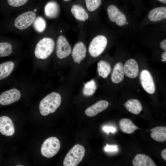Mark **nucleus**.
Here are the masks:
<instances>
[{
	"label": "nucleus",
	"instance_id": "nucleus-1",
	"mask_svg": "<svg viewBox=\"0 0 166 166\" xmlns=\"http://www.w3.org/2000/svg\"><path fill=\"white\" fill-rule=\"evenodd\" d=\"M61 97L59 94L52 92L45 96L40 101L39 109L41 114L44 116L54 113L59 107Z\"/></svg>",
	"mask_w": 166,
	"mask_h": 166
},
{
	"label": "nucleus",
	"instance_id": "nucleus-2",
	"mask_svg": "<svg viewBox=\"0 0 166 166\" xmlns=\"http://www.w3.org/2000/svg\"><path fill=\"white\" fill-rule=\"evenodd\" d=\"M54 40L49 37L41 39L37 44L34 50V54L38 58L45 59L53 53L55 47Z\"/></svg>",
	"mask_w": 166,
	"mask_h": 166
},
{
	"label": "nucleus",
	"instance_id": "nucleus-3",
	"mask_svg": "<svg viewBox=\"0 0 166 166\" xmlns=\"http://www.w3.org/2000/svg\"><path fill=\"white\" fill-rule=\"evenodd\" d=\"M85 153L84 147L75 145L66 155L63 162L64 166H77L82 160Z\"/></svg>",
	"mask_w": 166,
	"mask_h": 166
},
{
	"label": "nucleus",
	"instance_id": "nucleus-4",
	"mask_svg": "<svg viewBox=\"0 0 166 166\" xmlns=\"http://www.w3.org/2000/svg\"><path fill=\"white\" fill-rule=\"evenodd\" d=\"M108 43L106 38L103 35H98L94 38L89 45L88 51L93 57L99 56L106 48Z\"/></svg>",
	"mask_w": 166,
	"mask_h": 166
},
{
	"label": "nucleus",
	"instance_id": "nucleus-5",
	"mask_svg": "<svg viewBox=\"0 0 166 166\" xmlns=\"http://www.w3.org/2000/svg\"><path fill=\"white\" fill-rule=\"evenodd\" d=\"M60 147V142L57 138L50 137L46 139L43 142L41 148V152L44 156L51 158L58 152Z\"/></svg>",
	"mask_w": 166,
	"mask_h": 166
},
{
	"label": "nucleus",
	"instance_id": "nucleus-6",
	"mask_svg": "<svg viewBox=\"0 0 166 166\" xmlns=\"http://www.w3.org/2000/svg\"><path fill=\"white\" fill-rule=\"evenodd\" d=\"M36 17V14L34 12L31 11L25 12L16 18L14 23V26L20 30H25L32 24Z\"/></svg>",
	"mask_w": 166,
	"mask_h": 166
},
{
	"label": "nucleus",
	"instance_id": "nucleus-7",
	"mask_svg": "<svg viewBox=\"0 0 166 166\" xmlns=\"http://www.w3.org/2000/svg\"><path fill=\"white\" fill-rule=\"evenodd\" d=\"M72 51L71 47L66 38L61 35L57 38L56 42V54L61 59L68 57Z\"/></svg>",
	"mask_w": 166,
	"mask_h": 166
},
{
	"label": "nucleus",
	"instance_id": "nucleus-8",
	"mask_svg": "<svg viewBox=\"0 0 166 166\" xmlns=\"http://www.w3.org/2000/svg\"><path fill=\"white\" fill-rule=\"evenodd\" d=\"M109 18L112 22H114L118 26H121L127 23V19L125 15L116 6H109L107 9Z\"/></svg>",
	"mask_w": 166,
	"mask_h": 166
},
{
	"label": "nucleus",
	"instance_id": "nucleus-9",
	"mask_svg": "<svg viewBox=\"0 0 166 166\" xmlns=\"http://www.w3.org/2000/svg\"><path fill=\"white\" fill-rule=\"evenodd\" d=\"M140 80L142 87L147 93L150 94L154 93L156 90L154 82L148 70H142L140 74Z\"/></svg>",
	"mask_w": 166,
	"mask_h": 166
},
{
	"label": "nucleus",
	"instance_id": "nucleus-10",
	"mask_svg": "<svg viewBox=\"0 0 166 166\" xmlns=\"http://www.w3.org/2000/svg\"><path fill=\"white\" fill-rule=\"evenodd\" d=\"M20 97V93L17 89L6 91L0 95V104L3 105L10 104L18 100Z\"/></svg>",
	"mask_w": 166,
	"mask_h": 166
},
{
	"label": "nucleus",
	"instance_id": "nucleus-11",
	"mask_svg": "<svg viewBox=\"0 0 166 166\" xmlns=\"http://www.w3.org/2000/svg\"><path fill=\"white\" fill-rule=\"evenodd\" d=\"M87 49L83 42L79 41L74 45L72 53V56L74 62L79 64L85 57Z\"/></svg>",
	"mask_w": 166,
	"mask_h": 166
},
{
	"label": "nucleus",
	"instance_id": "nucleus-12",
	"mask_svg": "<svg viewBox=\"0 0 166 166\" xmlns=\"http://www.w3.org/2000/svg\"><path fill=\"white\" fill-rule=\"evenodd\" d=\"M123 69L124 74L129 78H134L138 75V65L134 59L131 58L127 60L123 66Z\"/></svg>",
	"mask_w": 166,
	"mask_h": 166
},
{
	"label": "nucleus",
	"instance_id": "nucleus-13",
	"mask_svg": "<svg viewBox=\"0 0 166 166\" xmlns=\"http://www.w3.org/2000/svg\"><path fill=\"white\" fill-rule=\"evenodd\" d=\"M15 129L11 120L6 116L0 117V132L3 135L11 136L14 132Z\"/></svg>",
	"mask_w": 166,
	"mask_h": 166
},
{
	"label": "nucleus",
	"instance_id": "nucleus-14",
	"mask_svg": "<svg viewBox=\"0 0 166 166\" xmlns=\"http://www.w3.org/2000/svg\"><path fill=\"white\" fill-rule=\"evenodd\" d=\"M109 105V103L105 100L99 101L88 108L85 111V114L89 117H94L105 110Z\"/></svg>",
	"mask_w": 166,
	"mask_h": 166
},
{
	"label": "nucleus",
	"instance_id": "nucleus-15",
	"mask_svg": "<svg viewBox=\"0 0 166 166\" xmlns=\"http://www.w3.org/2000/svg\"><path fill=\"white\" fill-rule=\"evenodd\" d=\"M148 18L150 21L155 22L166 18V7H159L151 10L149 13Z\"/></svg>",
	"mask_w": 166,
	"mask_h": 166
},
{
	"label": "nucleus",
	"instance_id": "nucleus-16",
	"mask_svg": "<svg viewBox=\"0 0 166 166\" xmlns=\"http://www.w3.org/2000/svg\"><path fill=\"white\" fill-rule=\"evenodd\" d=\"M134 166H156L153 160L148 156L144 154H137L132 160Z\"/></svg>",
	"mask_w": 166,
	"mask_h": 166
},
{
	"label": "nucleus",
	"instance_id": "nucleus-17",
	"mask_svg": "<svg viewBox=\"0 0 166 166\" xmlns=\"http://www.w3.org/2000/svg\"><path fill=\"white\" fill-rule=\"evenodd\" d=\"M124 73L122 64L120 62L115 65L111 76V80L115 84H118L124 79Z\"/></svg>",
	"mask_w": 166,
	"mask_h": 166
},
{
	"label": "nucleus",
	"instance_id": "nucleus-18",
	"mask_svg": "<svg viewBox=\"0 0 166 166\" xmlns=\"http://www.w3.org/2000/svg\"><path fill=\"white\" fill-rule=\"evenodd\" d=\"M71 12L74 17L77 20L84 22L89 18L88 13L85 9L81 6L77 4L73 5Z\"/></svg>",
	"mask_w": 166,
	"mask_h": 166
},
{
	"label": "nucleus",
	"instance_id": "nucleus-19",
	"mask_svg": "<svg viewBox=\"0 0 166 166\" xmlns=\"http://www.w3.org/2000/svg\"><path fill=\"white\" fill-rule=\"evenodd\" d=\"M59 7L58 4L54 1H50L45 5L44 12L46 17L50 18L56 17L59 14Z\"/></svg>",
	"mask_w": 166,
	"mask_h": 166
},
{
	"label": "nucleus",
	"instance_id": "nucleus-20",
	"mask_svg": "<svg viewBox=\"0 0 166 166\" xmlns=\"http://www.w3.org/2000/svg\"><path fill=\"white\" fill-rule=\"evenodd\" d=\"M151 138L159 142H164L166 140V127L164 126H157L150 130Z\"/></svg>",
	"mask_w": 166,
	"mask_h": 166
},
{
	"label": "nucleus",
	"instance_id": "nucleus-21",
	"mask_svg": "<svg viewBox=\"0 0 166 166\" xmlns=\"http://www.w3.org/2000/svg\"><path fill=\"white\" fill-rule=\"evenodd\" d=\"M124 105L129 112L136 115L140 113L142 110V107L140 102L136 99H129Z\"/></svg>",
	"mask_w": 166,
	"mask_h": 166
},
{
	"label": "nucleus",
	"instance_id": "nucleus-22",
	"mask_svg": "<svg viewBox=\"0 0 166 166\" xmlns=\"http://www.w3.org/2000/svg\"><path fill=\"white\" fill-rule=\"evenodd\" d=\"M119 125L121 131L127 134H131L139 128L135 125L132 121L127 118H123L119 122Z\"/></svg>",
	"mask_w": 166,
	"mask_h": 166
},
{
	"label": "nucleus",
	"instance_id": "nucleus-23",
	"mask_svg": "<svg viewBox=\"0 0 166 166\" xmlns=\"http://www.w3.org/2000/svg\"><path fill=\"white\" fill-rule=\"evenodd\" d=\"M99 75L104 78H106L111 71V66L109 63L104 60H101L97 64Z\"/></svg>",
	"mask_w": 166,
	"mask_h": 166
},
{
	"label": "nucleus",
	"instance_id": "nucleus-24",
	"mask_svg": "<svg viewBox=\"0 0 166 166\" xmlns=\"http://www.w3.org/2000/svg\"><path fill=\"white\" fill-rule=\"evenodd\" d=\"M14 64L11 61H7L0 64V80L7 77L11 73Z\"/></svg>",
	"mask_w": 166,
	"mask_h": 166
},
{
	"label": "nucleus",
	"instance_id": "nucleus-25",
	"mask_svg": "<svg viewBox=\"0 0 166 166\" xmlns=\"http://www.w3.org/2000/svg\"><path fill=\"white\" fill-rule=\"evenodd\" d=\"M97 86L95 80L93 79L84 84L83 89V95L87 97L93 95L95 92Z\"/></svg>",
	"mask_w": 166,
	"mask_h": 166
},
{
	"label": "nucleus",
	"instance_id": "nucleus-26",
	"mask_svg": "<svg viewBox=\"0 0 166 166\" xmlns=\"http://www.w3.org/2000/svg\"><path fill=\"white\" fill-rule=\"evenodd\" d=\"M12 47L10 43L7 42H0V57L8 56L12 52Z\"/></svg>",
	"mask_w": 166,
	"mask_h": 166
},
{
	"label": "nucleus",
	"instance_id": "nucleus-27",
	"mask_svg": "<svg viewBox=\"0 0 166 166\" xmlns=\"http://www.w3.org/2000/svg\"><path fill=\"white\" fill-rule=\"evenodd\" d=\"M33 23L34 28L37 31L39 32H43L45 28V21L41 17H38L35 18Z\"/></svg>",
	"mask_w": 166,
	"mask_h": 166
},
{
	"label": "nucleus",
	"instance_id": "nucleus-28",
	"mask_svg": "<svg viewBox=\"0 0 166 166\" xmlns=\"http://www.w3.org/2000/svg\"><path fill=\"white\" fill-rule=\"evenodd\" d=\"M86 7L87 10L92 12L97 9L101 5V0H85Z\"/></svg>",
	"mask_w": 166,
	"mask_h": 166
},
{
	"label": "nucleus",
	"instance_id": "nucleus-29",
	"mask_svg": "<svg viewBox=\"0 0 166 166\" xmlns=\"http://www.w3.org/2000/svg\"><path fill=\"white\" fill-rule=\"evenodd\" d=\"M28 0H7L8 4L11 6L17 7L22 6L26 4Z\"/></svg>",
	"mask_w": 166,
	"mask_h": 166
},
{
	"label": "nucleus",
	"instance_id": "nucleus-30",
	"mask_svg": "<svg viewBox=\"0 0 166 166\" xmlns=\"http://www.w3.org/2000/svg\"><path fill=\"white\" fill-rule=\"evenodd\" d=\"M104 149L107 152L116 151L118 150V145H110L107 144Z\"/></svg>",
	"mask_w": 166,
	"mask_h": 166
},
{
	"label": "nucleus",
	"instance_id": "nucleus-31",
	"mask_svg": "<svg viewBox=\"0 0 166 166\" xmlns=\"http://www.w3.org/2000/svg\"><path fill=\"white\" fill-rule=\"evenodd\" d=\"M103 130L108 134L110 132L114 133L116 131V129L113 127L106 126L104 127Z\"/></svg>",
	"mask_w": 166,
	"mask_h": 166
},
{
	"label": "nucleus",
	"instance_id": "nucleus-32",
	"mask_svg": "<svg viewBox=\"0 0 166 166\" xmlns=\"http://www.w3.org/2000/svg\"><path fill=\"white\" fill-rule=\"evenodd\" d=\"M160 47L161 49L164 51L166 50V39H165L162 41L160 43Z\"/></svg>",
	"mask_w": 166,
	"mask_h": 166
},
{
	"label": "nucleus",
	"instance_id": "nucleus-33",
	"mask_svg": "<svg viewBox=\"0 0 166 166\" xmlns=\"http://www.w3.org/2000/svg\"><path fill=\"white\" fill-rule=\"evenodd\" d=\"M161 156L163 159L165 160V161H166V149L165 148L161 152Z\"/></svg>",
	"mask_w": 166,
	"mask_h": 166
},
{
	"label": "nucleus",
	"instance_id": "nucleus-34",
	"mask_svg": "<svg viewBox=\"0 0 166 166\" xmlns=\"http://www.w3.org/2000/svg\"><path fill=\"white\" fill-rule=\"evenodd\" d=\"M161 57L162 59V61H166V51L164 52L162 54Z\"/></svg>",
	"mask_w": 166,
	"mask_h": 166
},
{
	"label": "nucleus",
	"instance_id": "nucleus-35",
	"mask_svg": "<svg viewBox=\"0 0 166 166\" xmlns=\"http://www.w3.org/2000/svg\"><path fill=\"white\" fill-rule=\"evenodd\" d=\"M157 0L164 3H165V4L166 3V0Z\"/></svg>",
	"mask_w": 166,
	"mask_h": 166
},
{
	"label": "nucleus",
	"instance_id": "nucleus-36",
	"mask_svg": "<svg viewBox=\"0 0 166 166\" xmlns=\"http://www.w3.org/2000/svg\"><path fill=\"white\" fill-rule=\"evenodd\" d=\"M63 0L65 2H68L70 1V0Z\"/></svg>",
	"mask_w": 166,
	"mask_h": 166
}]
</instances>
